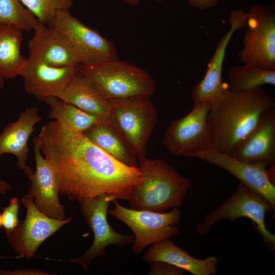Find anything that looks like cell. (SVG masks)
<instances>
[{"label":"cell","mask_w":275,"mask_h":275,"mask_svg":"<svg viewBox=\"0 0 275 275\" xmlns=\"http://www.w3.org/2000/svg\"><path fill=\"white\" fill-rule=\"evenodd\" d=\"M124 2L132 6H135L139 4L140 0H122ZM157 2H162L164 0H154Z\"/></svg>","instance_id":"cell-33"},{"label":"cell","mask_w":275,"mask_h":275,"mask_svg":"<svg viewBox=\"0 0 275 275\" xmlns=\"http://www.w3.org/2000/svg\"><path fill=\"white\" fill-rule=\"evenodd\" d=\"M39 20L20 0H0V23L15 25L23 31H33Z\"/></svg>","instance_id":"cell-26"},{"label":"cell","mask_w":275,"mask_h":275,"mask_svg":"<svg viewBox=\"0 0 275 275\" xmlns=\"http://www.w3.org/2000/svg\"><path fill=\"white\" fill-rule=\"evenodd\" d=\"M11 188L12 187L9 183L4 180H0V195H5Z\"/></svg>","instance_id":"cell-32"},{"label":"cell","mask_w":275,"mask_h":275,"mask_svg":"<svg viewBox=\"0 0 275 275\" xmlns=\"http://www.w3.org/2000/svg\"><path fill=\"white\" fill-rule=\"evenodd\" d=\"M274 210L265 198L239 181L231 197L196 225V231L198 234L205 235L215 223L223 219L234 221L246 217L255 225L266 244L274 249L275 235L267 229L265 224L266 213Z\"/></svg>","instance_id":"cell-6"},{"label":"cell","mask_w":275,"mask_h":275,"mask_svg":"<svg viewBox=\"0 0 275 275\" xmlns=\"http://www.w3.org/2000/svg\"><path fill=\"white\" fill-rule=\"evenodd\" d=\"M0 258H10V257H3V256H0Z\"/></svg>","instance_id":"cell-36"},{"label":"cell","mask_w":275,"mask_h":275,"mask_svg":"<svg viewBox=\"0 0 275 275\" xmlns=\"http://www.w3.org/2000/svg\"><path fill=\"white\" fill-rule=\"evenodd\" d=\"M231 156L252 164H274V108L263 113L256 127L238 145Z\"/></svg>","instance_id":"cell-18"},{"label":"cell","mask_w":275,"mask_h":275,"mask_svg":"<svg viewBox=\"0 0 275 275\" xmlns=\"http://www.w3.org/2000/svg\"><path fill=\"white\" fill-rule=\"evenodd\" d=\"M151 264L148 274L150 275H182L186 271L180 267L163 261H154Z\"/></svg>","instance_id":"cell-29"},{"label":"cell","mask_w":275,"mask_h":275,"mask_svg":"<svg viewBox=\"0 0 275 275\" xmlns=\"http://www.w3.org/2000/svg\"><path fill=\"white\" fill-rule=\"evenodd\" d=\"M140 162L142 179L128 199L130 208L164 212L182 204L192 182L159 158Z\"/></svg>","instance_id":"cell-3"},{"label":"cell","mask_w":275,"mask_h":275,"mask_svg":"<svg viewBox=\"0 0 275 275\" xmlns=\"http://www.w3.org/2000/svg\"><path fill=\"white\" fill-rule=\"evenodd\" d=\"M60 99L103 122H107L112 102L106 99L95 85L79 72L71 80Z\"/></svg>","instance_id":"cell-21"},{"label":"cell","mask_w":275,"mask_h":275,"mask_svg":"<svg viewBox=\"0 0 275 275\" xmlns=\"http://www.w3.org/2000/svg\"><path fill=\"white\" fill-rule=\"evenodd\" d=\"M36 169L34 173L29 167L24 172L31 182L28 194L33 198L37 208L54 219L66 218L64 206L59 198V190L53 171L44 156L38 145L33 139Z\"/></svg>","instance_id":"cell-16"},{"label":"cell","mask_w":275,"mask_h":275,"mask_svg":"<svg viewBox=\"0 0 275 275\" xmlns=\"http://www.w3.org/2000/svg\"><path fill=\"white\" fill-rule=\"evenodd\" d=\"M115 207L108 213L124 223L133 232L132 252L140 254L147 246L179 233L176 226L181 220L182 213L178 208L169 212H159L146 210L127 208L114 201Z\"/></svg>","instance_id":"cell-8"},{"label":"cell","mask_w":275,"mask_h":275,"mask_svg":"<svg viewBox=\"0 0 275 275\" xmlns=\"http://www.w3.org/2000/svg\"><path fill=\"white\" fill-rule=\"evenodd\" d=\"M2 227V223H1V212H0V228Z\"/></svg>","instance_id":"cell-35"},{"label":"cell","mask_w":275,"mask_h":275,"mask_svg":"<svg viewBox=\"0 0 275 275\" xmlns=\"http://www.w3.org/2000/svg\"><path fill=\"white\" fill-rule=\"evenodd\" d=\"M274 106L273 96L261 87L240 93L227 89L210 102L207 123L212 147L231 155L263 113Z\"/></svg>","instance_id":"cell-2"},{"label":"cell","mask_w":275,"mask_h":275,"mask_svg":"<svg viewBox=\"0 0 275 275\" xmlns=\"http://www.w3.org/2000/svg\"><path fill=\"white\" fill-rule=\"evenodd\" d=\"M41 22L47 24L59 11L69 10L73 0H20Z\"/></svg>","instance_id":"cell-27"},{"label":"cell","mask_w":275,"mask_h":275,"mask_svg":"<svg viewBox=\"0 0 275 275\" xmlns=\"http://www.w3.org/2000/svg\"><path fill=\"white\" fill-rule=\"evenodd\" d=\"M44 102L49 107V118L64 123L77 132L84 133L92 126L103 122L58 97H49Z\"/></svg>","instance_id":"cell-25"},{"label":"cell","mask_w":275,"mask_h":275,"mask_svg":"<svg viewBox=\"0 0 275 275\" xmlns=\"http://www.w3.org/2000/svg\"><path fill=\"white\" fill-rule=\"evenodd\" d=\"M22 32L15 25L0 23V74L5 78L18 76L26 59L21 52Z\"/></svg>","instance_id":"cell-23"},{"label":"cell","mask_w":275,"mask_h":275,"mask_svg":"<svg viewBox=\"0 0 275 275\" xmlns=\"http://www.w3.org/2000/svg\"><path fill=\"white\" fill-rule=\"evenodd\" d=\"M148 263L163 261L169 263L194 275H212L217 271L218 261L215 256L204 259L196 258L177 246L170 238L151 245L143 255Z\"/></svg>","instance_id":"cell-20"},{"label":"cell","mask_w":275,"mask_h":275,"mask_svg":"<svg viewBox=\"0 0 275 275\" xmlns=\"http://www.w3.org/2000/svg\"><path fill=\"white\" fill-rule=\"evenodd\" d=\"M19 207V200L16 197H13L10 200L9 205L2 208L1 213L2 227L7 236L13 232L18 225Z\"/></svg>","instance_id":"cell-28"},{"label":"cell","mask_w":275,"mask_h":275,"mask_svg":"<svg viewBox=\"0 0 275 275\" xmlns=\"http://www.w3.org/2000/svg\"><path fill=\"white\" fill-rule=\"evenodd\" d=\"M33 31L28 44V59L56 67L80 64L75 52L57 32L39 21Z\"/></svg>","instance_id":"cell-17"},{"label":"cell","mask_w":275,"mask_h":275,"mask_svg":"<svg viewBox=\"0 0 275 275\" xmlns=\"http://www.w3.org/2000/svg\"><path fill=\"white\" fill-rule=\"evenodd\" d=\"M47 25L70 46L79 60V65H93L118 59L114 44L72 16L69 10L58 11Z\"/></svg>","instance_id":"cell-9"},{"label":"cell","mask_w":275,"mask_h":275,"mask_svg":"<svg viewBox=\"0 0 275 275\" xmlns=\"http://www.w3.org/2000/svg\"><path fill=\"white\" fill-rule=\"evenodd\" d=\"M5 78L0 74V90L2 89L5 84Z\"/></svg>","instance_id":"cell-34"},{"label":"cell","mask_w":275,"mask_h":275,"mask_svg":"<svg viewBox=\"0 0 275 275\" xmlns=\"http://www.w3.org/2000/svg\"><path fill=\"white\" fill-rule=\"evenodd\" d=\"M189 157L197 158L226 170L262 196L274 209L275 187L268 176L267 166L243 161L212 147L193 153Z\"/></svg>","instance_id":"cell-14"},{"label":"cell","mask_w":275,"mask_h":275,"mask_svg":"<svg viewBox=\"0 0 275 275\" xmlns=\"http://www.w3.org/2000/svg\"><path fill=\"white\" fill-rule=\"evenodd\" d=\"M78 70L110 101L150 98L156 90L155 81L148 72L118 59L93 65H79Z\"/></svg>","instance_id":"cell-4"},{"label":"cell","mask_w":275,"mask_h":275,"mask_svg":"<svg viewBox=\"0 0 275 275\" xmlns=\"http://www.w3.org/2000/svg\"><path fill=\"white\" fill-rule=\"evenodd\" d=\"M228 90L236 93L244 92L263 85H275V71L245 64L233 66L227 72Z\"/></svg>","instance_id":"cell-24"},{"label":"cell","mask_w":275,"mask_h":275,"mask_svg":"<svg viewBox=\"0 0 275 275\" xmlns=\"http://www.w3.org/2000/svg\"><path fill=\"white\" fill-rule=\"evenodd\" d=\"M21 202L26 209L24 219L19 221L16 229L7 236L13 251L19 257L29 261L47 238L72 220L50 217L35 206L33 197L28 193L22 196Z\"/></svg>","instance_id":"cell-12"},{"label":"cell","mask_w":275,"mask_h":275,"mask_svg":"<svg viewBox=\"0 0 275 275\" xmlns=\"http://www.w3.org/2000/svg\"><path fill=\"white\" fill-rule=\"evenodd\" d=\"M78 66L56 67L26 59L18 73L25 91L40 101L60 98L78 72Z\"/></svg>","instance_id":"cell-15"},{"label":"cell","mask_w":275,"mask_h":275,"mask_svg":"<svg viewBox=\"0 0 275 275\" xmlns=\"http://www.w3.org/2000/svg\"><path fill=\"white\" fill-rule=\"evenodd\" d=\"M247 18V12L242 9L231 11L228 18L230 28L219 41L203 78L193 89L191 97L194 104L211 102L221 97L228 89L222 80L226 49L234 33L246 26Z\"/></svg>","instance_id":"cell-13"},{"label":"cell","mask_w":275,"mask_h":275,"mask_svg":"<svg viewBox=\"0 0 275 275\" xmlns=\"http://www.w3.org/2000/svg\"><path fill=\"white\" fill-rule=\"evenodd\" d=\"M219 0H187L189 4L196 8L205 10L216 5Z\"/></svg>","instance_id":"cell-31"},{"label":"cell","mask_w":275,"mask_h":275,"mask_svg":"<svg viewBox=\"0 0 275 275\" xmlns=\"http://www.w3.org/2000/svg\"><path fill=\"white\" fill-rule=\"evenodd\" d=\"M34 138L53 171L59 194L70 200L101 194L127 200L142 179L139 167L122 163L59 121L44 125Z\"/></svg>","instance_id":"cell-1"},{"label":"cell","mask_w":275,"mask_h":275,"mask_svg":"<svg viewBox=\"0 0 275 275\" xmlns=\"http://www.w3.org/2000/svg\"><path fill=\"white\" fill-rule=\"evenodd\" d=\"M248 26L237 57L243 64L275 71L274 5L258 3L247 12Z\"/></svg>","instance_id":"cell-7"},{"label":"cell","mask_w":275,"mask_h":275,"mask_svg":"<svg viewBox=\"0 0 275 275\" xmlns=\"http://www.w3.org/2000/svg\"><path fill=\"white\" fill-rule=\"evenodd\" d=\"M108 122L131 148L139 162L146 157L147 145L158 120L149 98L111 101Z\"/></svg>","instance_id":"cell-5"},{"label":"cell","mask_w":275,"mask_h":275,"mask_svg":"<svg viewBox=\"0 0 275 275\" xmlns=\"http://www.w3.org/2000/svg\"><path fill=\"white\" fill-rule=\"evenodd\" d=\"M56 274L46 272L39 269L23 268L14 270L4 269L0 268V275H52Z\"/></svg>","instance_id":"cell-30"},{"label":"cell","mask_w":275,"mask_h":275,"mask_svg":"<svg viewBox=\"0 0 275 275\" xmlns=\"http://www.w3.org/2000/svg\"><path fill=\"white\" fill-rule=\"evenodd\" d=\"M210 108V102L194 104L188 114L171 122L162 143L172 154L189 157L212 147L207 123Z\"/></svg>","instance_id":"cell-11"},{"label":"cell","mask_w":275,"mask_h":275,"mask_svg":"<svg viewBox=\"0 0 275 275\" xmlns=\"http://www.w3.org/2000/svg\"><path fill=\"white\" fill-rule=\"evenodd\" d=\"M114 200L111 196L101 194L78 202L84 217L93 232L94 240L84 254L68 261L79 264L86 271L92 260L105 254L107 246L121 248L132 244L134 241L133 235L117 232L107 222L108 206Z\"/></svg>","instance_id":"cell-10"},{"label":"cell","mask_w":275,"mask_h":275,"mask_svg":"<svg viewBox=\"0 0 275 275\" xmlns=\"http://www.w3.org/2000/svg\"><path fill=\"white\" fill-rule=\"evenodd\" d=\"M83 133L117 160L130 167H139L138 159L131 148L108 122L96 124Z\"/></svg>","instance_id":"cell-22"},{"label":"cell","mask_w":275,"mask_h":275,"mask_svg":"<svg viewBox=\"0 0 275 275\" xmlns=\"http://www.w3.org/2000/svg\"><path fill=\"white\" fill-rule=\"evenodd\" d=\"M41 120L38 108L31 106L22 111L16 121L6 126L0 133V156L5 153L13 154L17 158V166L26 170L30 167L27 164L28 141Z\"/></svg>","instance_id":"cell-19"}]
</instances>
